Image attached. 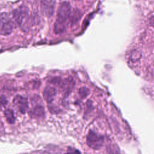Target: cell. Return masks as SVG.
Listing matches in <instances>:
<instances>
[{
    "mask_svg": "<svg viewBox=\"0 0 154 154\" xmlns=\"http://www.w3.org/2000/svg\"><path fill=\"white\" fill-rule=\"evenodd\" d=\"M65 154H81V153L78 150L72 147H69L68 149V152Z\"/></svg>",
    "mask_w": 154,
    "mask_h": 154,
    "instance_id": "cell-14",
    "label": "cell"
},
{
    "mask_svg": "<svg viewBox=\"0 0 154 154\" xmlns=\"http://www.w3.org/2000/svg\"><path fill=\"white\" fill-rule=\"evenodd\" d=\"M73 85L74 84L72 79H66L61 83V88L66 93H68L72 90Z\"/></svg>",
    "mask_w": 154,
    "mask_h": 154,
    "instance_id": "cell-11",
    "label": "cell"
},
{
    "mask_svg": "<svg viewBox=\"0 0 154 154\" xmlns=\"http://www.w3.org/2000/svg\"><path fill=\"white\" fill-rule=\"evenodd\" d=\"M56 89L51 86H47L45 87L43 92V97L45 100L48 103H51L53 101L55 96H56Z\"/></svg>",
    "mask_w": 154,
    "mask_h": 154,
    "instance_id": "cell-7",
    "label": "cell"
},
{
    "mask_svg": "<svg viewBox=\"0 0 154 154\" xmlns=\"http://www.w3.org/2000/svg\"><path fill=\"white\" fill-rule=\"evenodd\" d=\"M8 103V101L6 97L4 96H1L0 97V105L2 106H5Z\"/></svg>",
    "mask_w": 154,
    "mask_h": 154,
    "instance_id": "cell-15",
    "label": "cell"
},
{
    "mask_svg": "<svg viewBox=\"0 0 154 154\" xmlns=\"http://www.w3.org/2000/svg\"><path fill=\"white\" fill-rule=\"evenodd\" d=\"M87 144L91 149L99 150L103 145L104 137L94 131L90 130L87 135Z\"/></svg>",
    "mask_w": 154,
    "mask_h": 154,
    "instance_id": "cell-2",
    "label": "cell"
},
{
    "mask_svg": "<svg viewBox=\"0 0 154 154\" xmlns=\"http://www.w3.org/2000/svg\"><path fill=\"white\" fill-rule=\"evenodd\" d=\"M29 114L34 119H42L45 114L44 108L41 105H37L29 112Z\"/></svg>",
    "mask_w": 154,
    "mask_h": 154,
    "instance_id": "cell-8",
    "label": "cell"
},
{
    "mask_svg": "<svg viewBox=\"0 0 154 154\" xmlns=\"http://www.w3.org/2000/svg\"><path fill=\"white\" fill-rule=\"evenodd\" d=\"M13 26L8 14L2 13L0 14V34L2 35H10L13 31Z\"/></svg>",
    "mask_w": 154,
    "mask_h": 154,
    "instance_id": "cell-3",
    "label": "cell"
},
{
    "mask_svg": "<svg viewBox=\"0 0 154 154\" xmlns=\"http://www.w3.org/2000/svg\"><path fill=\"white\" fill-rule=\"evenodd\" d=\"M13 103L22 114H25L28 109V102L27 99L20 95H17L14 97Z\"/></svg>",
    "mask_w": 154,
    "mask_h": 154,
    "instance_id": "cell-6",
    "label": "cell"
},
{
    "mask_svg": "<svg viewBox=\"0 0 154 154\" xmlns=\"http://www.w3.org/2000/svg\"><path fill=\"white\" fill-rule=\"evenodd\" d=\"M108 154H121L119 148L116 145H112L109 149Z\"/></svg>",
    "mask_w": 154,
    "mask_h": 154,
    "instance_id": "cell-13",
    "label": "cell"
},
{
    "mask_svg": "<svg viewBox=\"0 0 154 154\" xmlns=\"http://www.w3.org/2000/svg\"><path fill=\"white\" fill-rule=\"evenodd\" d=\"M13 19L18 25L22 26L24 24V22L26 20L28 17L26 8L24 7H20L18 8L15 9L13 13Z\"/></svg>",
    "mask_w": 154,
    "mask_h": 154,
    "instance_id": "cell-4",
    "label": "cell"
},
{
    "mask_svg": "<svg viewBox=\"0 0 154 154\" xmlns=\"http://www.w3.org/2000/svg\"><path fill=\"white\" fill-rule=\"evenodd\" d=\"M71 13V5L69 2L64 1L61 2L58 8L57 16L54 23V30L56 34L63 33L66 27V20Z\"/></svg>",
    "mask_w": 154,
    "mask_h": 154,
    "instance_id": "cell-1",
    "label": "cell"
},
{
    "mask_svg": "<svg viewBox=\"0 0 154 154\" xmlns=\"http://www.w3.org/2000/svg\"><path fill=\"white\" fill-rule=\"evenodd\" d=\"M89 93H90V91L88 88L86 87H82L79 89V95L82 98H85V97H87Z\"/></svg>",
    "mask_w": 154,
    "mask_h": 154,
    "instance_id": "cell-12",
    "label": "cell"
},
{
    "mask_svg": "<svg viewBox=\"0 0 154 154\" xmlns=\"http://www.w3.org/2000/svg\"><path fill=\"white\" fill-rule=\"evenodd\" d=\"M82 16L81 11L79 9H74L73 11H71L70 14V21L72 25L78 22Z\"/></svg>",
    "mask_w": 154,
    "mask_h": 154,
    "instance_id": "cell-9",
    "label": "cell"
},
{
    "mask_svg": "<svg viewBox=\"0 0 154 154\" xmlns=\"http://www.w3.org/2000/svg\"><path fill=\"white\" fill-rule=\"evenodd\" d=\"M55 0H41V10L47 17H51L54 12Z\"/></svg>",
    "mask_w": 154,
    "mask_h": 154,
    "instance_id": "cell-5",
    "label": "cell"
},
{
    "mask_svg": "<svg viewBox=\"0 0 154 154\" xmlns=\"http://www.w3.org/2000/svg\"><path fill=\"white\" fill-rule=\"evenodd\" d=\"M4 117L6 119L7 122L10 124H13L15 122V117L14 111L11 109H7L4 112Z\"/></svg>",
    "mask_w": 154,
    "mask_h": 154,
    "instance_id": "cell-10",
    "label": "cell"
}]
</instances>
